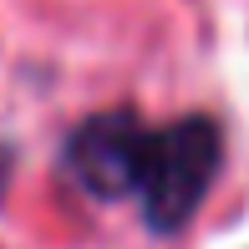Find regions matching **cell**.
Returning <instances> with one entry per match:
<instances>
[{"label": "cell", "instance_id": "cell-1", "mask_svg": "<svg viewBox=\"0 0 249 249\" xmlns=\"http://www.w3.org/2000/svg\"><path fill=\"white\" fill-rule=\"evenodd\" d=\"M219 168H224V132L213 117L188 112V117H173L163 127H153L148 168H142V188H138L148 229L178 234L203 209Z\"/></svg>", "mask_w": 249, "mask_h": 249}, {"label": "cell", "instance_id": "cell-2", "mask_svg": "<svg viewBox=\"0 0 249 249\" xmlns=\"http://www.w3.org/2000/svg\"><path fill=\"white\" fill-rule=\"evenodd\" d=\"M148 142H153V122H142L132 107H107V112L82 117L66 132L61 168L97 203L138 198L142 168H148Z\"/></svg>", "mask_w": 249, "mask_h": 249}]
</instances>
